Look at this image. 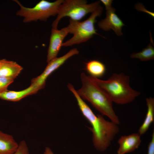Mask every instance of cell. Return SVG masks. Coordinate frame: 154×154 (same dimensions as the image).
<instances>
[{"mask_svg":"<svg viewBox=\"0 0 154 154\" xmlns=\"http://www.w3.org/2000/svg\"><path fill=\"white\" fill-rule=\"evenodd\" d=\"M79 53V51L77 48H74L64 55L52 59L48 63L44 70L40 75L32 79L31 84L36 86L39 90L45 87L46 79L50 74L63 64L68 59Z\"/></svg>","mask_w":154,"mask_h":154,"instance_id":"cell-7","label":"cell"},{"mask_svg":"<svg viewBox=\"0 0 154 154\" xmlns=\"http://www.w3.org/2000/svg\"><path fill=\"white\" fill-rule=\"evenodd\" d=\"M147 154H154V131L152 135V137L148 146Z\"/></svg>","mask_w":154,"mask_h":154,"instance_id":"cell-19","label":"cell"},{"mask_svg":"<svg viewBox=\"0 0 154 154\" xmlns=\"http://www.w3.org/2000/svg\"><path fill=\"white\" fill-rule=\"evenodd\" d=\"M146 101L147 111L145 119L138 132L141 135L147 131L154 120V98L151 97L147 98Z\"/></svg>","mask_w":154,"mask_h":154,"instance_id":"cell-14","label":"cell"},{"mask_svg":"<svg viewBox=\"0 0 154 154\" xmlns=\"http://www.w3.org/2000/svg\"><path fill=\"white\" fill-rule=\"evenodd\" d=\"M115 9L112 7L106 10V18L98 23V27L103 30L108 31L113 30L118 36L123 35L122 27L125 25L122 21L115 13Z\"/></svg>","mask_w":154,"mask_h":154,"instance_id":"cell-9","label":"cell"},{"mask_svg":"<svg viewBox=\"0 0 154 154\" xmlns=\"http://www.w3.org/2000/svg\"><path fill=\"white\" fill-rule=\"evenodd\" d=\"M85 69L90 76L98 78L105 74L106 68L105 65L101 62L96 60H92L86 64Z\"/></svg>","mask_w":154,"mask_h":154,"instance_id":"cell-15","label":"cell"},{"mask_svg":"<svg viewBox=\"0 0 154 154\" xmlns=\"http://www.w3.org/2000/svg\"><path fill=\"white\" fill-rule=\"evenodd\" d=\"M100 1L101 2L105 5L106 10H108L111 7L113 1L112 0H101Z\"/></svg>","mask_w":154,"mask_h":154,"instance_id":"cell-21","label":"cell"},{"mask_svg":"<svg viewBox=\"0 0 154 154\" xmlns=\"http://www.w3.org/2000/svg\"><path fill=\"white\" fill-rule=\"evenodd\" d=\"M13 1L20 8L17 15L23 17V22L27 23L38 20L46 21L50 17L57 15L64 0H57L53 2L42 0L33 8L25 7L18 0Z\"/></svg>","mask_w":154,"mask_h":154,"instance_id":"cell-5","label":"cell"},{"mask_svg":"<svg viewBox=\"0 0 154 154\" xmlns=\"http://www.w3.org/2000/svg\"><path fill=\"white\" fill-rule=\"evenodd\" d=\"M18 145L12 136L0 130V154H13Z\"/></svg>","mask_w":154,"mask_h":154,"instance_id":"cell-13","label":"cell"},{"mask_svg":"<svg viewBox=\"0 0 154 154\" xmlns=\"http://www.w3.org/2000/svg\"><path fill=\"white\" fill-rule=\"evenodd\" d=\"M141 142V135L138 133L121 136L118 141L119 147L117 154H125L134 151L138 148Z\"/></svg>","mask_w":154,"mask_h":154,"instance_id":"cell-10","label":"cell"},{"mask_svg":"<svg viewBox=\"0 0 154 154\" xmlns=\"http://www.w3.org/2000/svg\"><path fill=\"white\" fill-rule=\"evenodd\" d=\"M103 8L100 6L98 9L91 13L86 20L80 21L69 20V24L66 28L68 33L73 35L69 39L63 42L62 46H71L75 44L85 42L92 38L94 35L98 34L94 24L96 18L100 17Z\"/></svg>","mask_w":154,"mask_h":154,"instance_id":"cell-4","label":"cell"},{"mask_svg":"<svg viewBox=\"0 0 154 154\" xmlns=\"http://www.w3.org/2000/svg\"><path fill=\"white\" fill-rule=\"evenodd\" d=\"M23 69V67L15 62L5 59L0 60V77L14 80Z\"/></svg>","mask_w":154,"mask_h":154,"instance_id":"cell-11","label":"cell"},{"mask_svg":"<svg viewBox=\"0 0 154 154\" xmlns=\"http://www.w3.org/2000/svg\"><path fill=\"white\" fill-rule=\"evenodd\" d=\"M13 81L12 79L0 76V93L8 90V87Z\"/></svg>","mask_w":154,"mask_h":154,"instance_id":"cell-17","label":"cell"},{"mask_svg":"<svg viewBox=\"0 0 154 154\" xmlns=\"http://www.w3.org/2000/svg\"><path fill=\"white\" fill-rule=\"evenodd\" d=\"M29 154V148L26 142L24 140H22L19 144L17 150L13 154Z\"/></svg>","mask_w":154,"mask_h":154,"instance_id":"cell-18","label":"cell"},{"mask_svg":"<svg viewBox=\"0 0 154 154\" xmlns=\"http://www.w3.org/2000/svg\"><path fill=\"white\" fill-rule=\"evenodd\" d=\"M100 1L88 4L85 0H64L57 17L52 24V28L57 29L61 19L65 17L74 21H80L86 15L92 13L100 6Z\"/></svg>","mask_w":154,"mask_h":154,"instance_id":"cell-6","label":"cell"},{"mask_svg":"<svg viewBox=\"0 0 154 154\" xmlns=\"http://www.w3.org/2000/svg\"><path fill=\"white\" fill-rule=\"evenodd\" d=\"M135 8L137 10L145 12L154 18V13L146 10L141 3H139L137 4L135 6Z\"/></svg>","mask_w":154,"mask_h":154,"instance_id":"cell-20","label":"cell"},{"mask_svg":"<svg viewBox=\"0 0 154 154\" xmlns=\"http://www.w3.org/2000/svg\"><path fill=\"white\" fill-rule=\"evenodd\" d=\"M82 87L76 90L84 100L89 102L102 115L108 117L114 123L118 125L120 121L113 107L112 102L104 91L91 79L90 76L82 72L80 75Z\"/></svg>","mask_w":154,"mask_h":154,"instance_id":"cell-2","label":"cell"},{"mask_svg":"<svg viewBox=\"0 0 154 154\" xmlns=\"http://www.w3.org/2000/svg\"><path fill=\"white\" fill-rule=\"evenodd\" d=\"M68 34L66 27L60 30L52 28L47 56V63L57 57L63 40Z\"/></svg>","mask_w":154,"mask_h":154,"instance_id":"cell-8","label":"cell"},{"mask_svg":"<svg viewBox=\"0 0 154 154\" xmlns=\"http://www.w3.org/2000/svg\"><path fill=\"white\" fill-rule=\"evenodd\" d=\"M43 154H54L51 149L48 147H46Z\"/></svg>","mask_w":154,"mask_h":154,"instance_id":"cell-22","label":"cell"},{"mask_svg":"<svg viewBox=\"0 0 154 154\" xmlns=\"http://www.w3.org/2000/svg\"><path fill=\"white\" fill-rule=\"evenodd\" d=\"M39 89L31 84L27 88L19 91L7 90L0 93V99L9 101L17 102L29 96L37 93Z\"/></svg>","mask_w":154,"mask_h":154,"instance_id":"cell-12","label":"cell"},{"mask_svg":"<svg viewBox=\"0 0 154 154\" xmlns=\"http://www.w3.org/2000/svg\"><path fill=\"white\" fill-rule=\"evenodd\" d=\"M151 42L141 52L132 54L130 55L131 58H138L141 61H146L154 58V48Z\"/></svg>","mask_w":154,"mask_h":154,"instance_id":"cell-16","label":"cell"},{"mask_svg":"<svg viewBox=\"0 0 154 154\" xmlns=\"http://www.w3.org/2000/svg\"><path fill=\"white\" fill-rule=\"evenodd\" d=\"M90 77L112 102L116 104L123 105L129 103L141 94L131 87L129 77L123 73H114L106 80Z\"/></svg>","mask_w":154,"mask_h":154,"instance_id":"cell-3","label":"cell"},{"mask_svg":"<svg viewBox=\"0 0 154 154\" xmlns=\"http://www.w3.org/2000/svg\"><path fill=\"white\" fill-rule=\"evenodd\" d=\"M67 87L75 97L82 114L92 126L90 129L92 133V140L95 147L100 151L106 150L119 132L118 125L106 120L101 115H96L79 96L72 85L69 83Z\"/></svg>","mask_w":154,"mask_h":154,"instance_id":"cell-1","label":"cell"}]
</instances>
